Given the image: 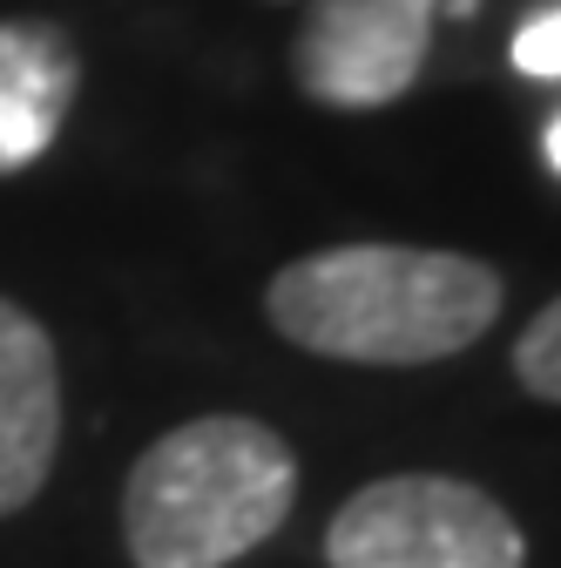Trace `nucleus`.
Returning a JSON list of instances; mask_svg holds the SVG:
<instances>
[{
	"instance_id": "nucleus-1",
	"label": "nucleus",
	"mask_w": 561,
	"mask_h": 568,
	"mask_svg": "<svg viewBox=\"0 0 561 568\" xmlns=\"http://www.w3.org/2000/svg\"><path fill=\"white\" fill-rule=\"evenodd\" d=\"M508 305L494 264L434 244H332L264 284L271 332L338 366H440Z\"/></svg>"
},
{
	"instance_id": "nucleus-2",
	"label": "nucleus",
	"mask_w": 561,
	"mask_h": 568,
	"mask_svg": "<svg viewBox=\"0 0 561 568\" xmlns=\"http://www.w3.org/2000/svg\"><path fill=\"white\" fill-rule=\"evenodd\" d=\"M298 454L251 413H203L135 454L122 548L135 568H231L292 521Z\"/></svg>"
},
{
	"instance_id": "nucleus-3",
	"label": "nucleus",
	"mask_w": 561,
	"mask_h": 568,
	"mask_svg": "<svg viewBox=\"0 0 561 568\" xmlns=\"http://www.w3.org/2000/svg\"><path fill=\"white\" fill-rule=\"evenodd\" d=\"M325 568H528V535L473 480L386 474L332 515Z\"/></svg>"
},
{
	"instance_id": "nucleus-4",
	"label": "nucleus",
	"mask_w": 561,
	"mask_h": 568,
	"mask_svg": "<svg viewBox=\"0 0 561 568\" xmlns=\"http://www.w3.org/2000/svg\"><path fill=\"white\" fill-rule=\"evenodd\" d=\"M440 0H305L292 82L318 109H386L412 95Z\"/></svg>"
},
{
	"instance_id": "nucleus-5",
	"label": "nucleus",
	"mask_w": 561,
	"mask_h": 568,
	"mask_svg": "<svg viewBox=\"0 0 561 568\" xmlns=\"http://www.w3.org/2000/svg\"><path fill=\"white\" fill-rule=\"evenodd\" d=\"M61 454V359L34 312L0 298V521L48 487Z\"/></svg>"
},
{
	"instance_id": "nucleus-6",
	"label": "nucleus",
	"mask_w": 561,
	"mask_h": 568,
	"mask_svg": "<svg viewBox=\"0 0 561 568\" xmlns=\"http://www.w3.org/2000/svg\"><path fill=\"white\" fill-rule=\"evenodd\" d=\"M82 89V54L48 21H0V176L28 170L61 135Z\"/></svg>"
},
{
	"instance_id": "nucleus-7",
	"label": "nucleus",
	"mask_w": 561,
	"mask_h": 568,
	"mask_svg": "<svg viewBox=\"0 0 561 568\" xmlns=\"http://www.w3.org/2000/svg\"><path fill=\"white\" fill-rule=\"evenodd\" d=\"M514 379H521V393L561 406V298H548L521 325V338H514Z\"/></svg>"
},
{
	"instance_id": "nucleus-8",
	"label": "nucleus",
	"mask_w": 561,
	"mask_h": 568,
	"mask_svg": "<svg viewBox=\"0 0 561 568\" xmlns=\"http://www.w3.org/2000/svg\"><path fill=\"white\" fill-rule=\"evenodd\" d=\"M514 68H521V75H541V82L561 75V0L521 21V34H514Z\"/></svg>"
},
{
	"instance_id": "nucleus-9",
	"label": "nucleus",
	"mask_w": 561,
	"mask_h": 568,
	"mask_svg": "<svg viewBox=\"0 0 561 568\" xmlns=\"http://www.w3.org/2000/svg\"><path fill=\"white\" fill-rule=\"evenodd\" d=\"M548 163H554V170H561V115H554V122H548Z\"/></svg>"
},
{
	"instance_id": "nucleus-10",
	"label": "nucleus",
	"mask_w": 561,
	"mask_h": 568,
	"mask_svg": "<svg viewBox=\"0 0 561 568\" xmlns=\"http://www.w3.org/2000/svg\"><path fill=\"white\" fill-rule=\"evenodd\" d=\"M440 8H447V14H460V21H467V14H473V8H480V0H440Z\"/></svg>"
}]
</instances>
